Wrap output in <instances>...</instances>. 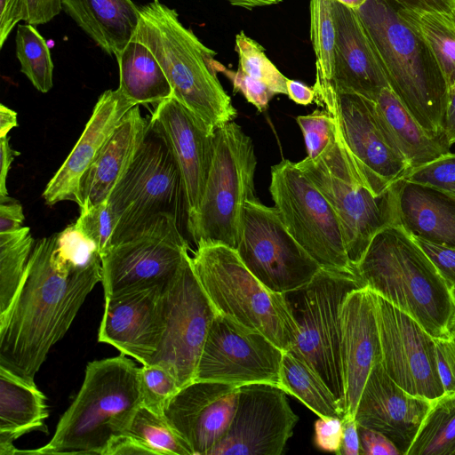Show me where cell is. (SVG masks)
<instances>
[{
	"label": "cell",
	"instance_id": "obj_13",
	"mask_svg": "<svg viewBox=\"0 0 455 455\" xmlns=\"http://www.w3.org/2000/svg\"><path fill=\"white\" fill-rule=\"evenodd\" d=\"M188 249L179 229L178 217L171 213L156 216L100 257L104 297L164 288Z\"/></svg>",
	"mask_w": 455,
	"mask_h": 455
},
{
	"label": "cell",
	"instance_id": "obj_60",
	"mask_svg": "<svg viewBox=\"0 0 455 455\" xmlns=\"http://www.w3.org/2000/svg\"><path fill=\"white\" fill-rule=\"evenodd\" d=\"M449 337L455 339V308L448 326Z\"/></svg>",
	"mask_w": 455,
	"mask_h": 455
},
{
	"label": "cell",
	"instance_id": "obj_45",
	"mask_svg": "<svg viewBox=\"0 0 455 455\" xmlns=\"http://www.w3.org/2000/svg\"><path fill=\"white\" fill-rule=\"evenodd\" d=\"M413 239L433 263L450 289L455 292V248L419 238Z\"/></svg>",
	"mask_w": 455,
	"mask_h": 455
},
{
	"label": "cell",
	"instance_id": "obj_21",
	"mask_svg": "<svg viewBox=\"0 0 455 455\" xmlns=\"http://www.w3.org/2000/svg\"><path fill=\"white\" fill-rule=\"evenodd\" d=\"M164 288L105 298L98 341L115 347L143 364L150 363L164 331Z\"/></svg>",
	"mask_w": 455,
	"mask_h": 455
},
{
	"label": "cell",
	"instance_id": "obj_55",
	"mask_svg": "<svg viewBox=\"0 0 455 455\" xmlns=\"http://www.w3.org/2000/svg\"><path fill=\"white\" fill-rule=\"evenodd\" d=\"M287 95L295 103L307 106L311 104L315 98V92L313 87H308L303 83L287 78Z\"/></svg>",
	"mask_w": 455,
	"mask_h": 455
},
{
	"label": "cell",
	"instance_id": "obj_7",
	"mask_svg": "<svg viewBox=\"0 0 455 455\" xmlns=\"http://www.w3.org/2000/svg\"><path fill=\"white\" fill-rule=\"evenodd\" d=\"M256 164L252 140L238 124L232 121L215 129L204 190L198 207L187 215L196 246L220 243L236 250L246 202L257 198Z\"/></svg>",
	"mask_w": 455,
	"mask_h": 455
},
{
	"label": "cell",
	"instance_id": "obj_43",
	"mask_svg": "<svg viewBox=\"0 0 455 455\" xmlns=\"http://www.w3.org/2000/svg\"><path fill=\"white\" fill-rule=\"evenodd\" d=\"M403 179L455 196V153H449L411 171Z\"/></svg>",
	"mask_w": 455,
	"mask_h": 455
},
{
	"label": "cell",
	"instance_id": "obj_11",
	"mask_svg": "<svg viewBox=\"0 0 455 455\" xmlns=\"http://www.w3.org/2000/svg\"><path fill=\"white\" fill-rule=\"evenodd\" d=\"M181 198L185 201L178 164L165 140L148 124L133 160L108 199L116 218L113 244L160 214L178 217Z\"/></svg>",
	"mask_w": 455,
	"mask_h": 455
},
{
	"label": "cell",
	"instance_id": "obj_56",
	"mask_svg": "<svg viewBox=\"0 0 455 455\" xmlns=\"http://www.w3.org/2000/svg\"><path fill=\"white\" fill-rule=\"evenodd\" d=\"M445 134L451 145L455 143V85L449 88L445 116Z\"/></svg>",
	"mask_w": 455,
	"mask_h": 455
},
{
	"label": "cell",
	"instance_id": "obj_40",
	"mask_svg": "<svg viewBox=\"0 0 455 455\" xmlns=\"http://www.w3.org/2000/svg\"><path fill=\"white\" fill-rule=\"evenodd\" d=\"M140 385L142 405L164 415L169 401L181 388L175 376L159 363L140 367Z\"/></svg>",
	"mask_w": 455,
	"mask_h": 455
},
{
	"label": "cell",
	"instance_id": "obj_59",
	"mask_svg": "<svg viewBox=\"0 0 455 455\" xmlns=\"http://www.w3.org/2000/svg\"><path fill=\"white\" fill-rule=\"evenodd\" d=\"M343 4H345L346 6L351 8V9H354V10H357L358 8H360L367 0H336Z\"/></svg>",
	"mask_w": 455,
	"mask_h": 455
},
{
	"label": "cell",
	"instance_id": "obj_17",
	"mask_svg": "<svg viewBox=\"0 0 455 455\" xmlns=\"http://www.w3.org/2000/svg\"><path fill=\"white\" fill-rule=\"evenodd\" d=\"M381 364L409 394L432 401L444 395L437 370L435 338L415 319L376 294Z\"/></svg>",
	"mask_w": 455,
	"mask_h": 455
},
{
	"label": "cell",
	"instance_id": "obj_50",
	"mask_svg": "<svg viewBox=\"0 0 455 455\" xmlns=\"http://www.w3.org/2000/svg\"><path fill=\"white\" fill-rule=\"evenodd\" d=\"M20 20H23L21 0H0V48Z\"/></svg>",
	"mask_w": 455,
	"mask_h": 455
},
{
	"label": "cell",
	"instance_id": "obj_15",
	"mask_svg": "<svg viewBox=\"0 0 455 455\" xmlns=\"http://www.w3.org/2000/svg\"><path fill=\"white\" fill-rule=\"evenodd\" d=\"M236 251L252 275L274 292H296L322 268L283 225L275 207L246 202Z\"/></svg>",
	"mask_w": 455,
	"mask_h": 455
},
{
	"label": "cell",
	"instance_id": "obj_8",
	"mask_svg": "<svg viewBox=\"0 0 455 455\" xmlns=\"http://www.w3.org/2000/svg\"><path fill=\"white\" fill-rule=\"evenodd\" d=\"M333 208L340 223L345 248L354 269L373 237L397 225L396 206L390 187L374 196L363 186L335 135L316 158L297 163Z\"/></svg>",
	"mask_w": 455,
	"mask_h": 455
},
{
	"label": "cell",
	"instance_id": "obj_53",
	"mask_svg": "<svg viewBox=\"0 0 455 455\" xmlns=\"http://www.w3.org/2000/svg\"><path fill=\"white\" fill-rule=\"evenodd\" d=\"M24 213L22 206L12 200L0 204V233L15 231L22 228Z\"/></svg>",
	"mask_w": 455,
	"mask_h": 455
},
{
	"label": "cell",
	"instance_id": "obj_18",
	"mask_svg": "<svg viewBox=\"0 0 455 455\" xmlns=\"http://www.w3.org/2000/svg\"><path fill=\"white\" fill-rule=\"evenodd\" d=\"M297 421L286 392L279 387L268 383L241 386L229 429L209 455H280Z\"/></svg>",
	"mask_w": 455,
	"mask_h": 455
},
{
	"label": "cell",
	"instance_id": "obj_57",
	"mask_svg": "<svg viewBox=\"0 0 455 455\" xmlns=\"http://www.w3.org/2000/svg\"><path fill=\"white\" fill-rule=\"evenodd\" d=\"M18 125L17 113L4 106L0 105V138L8 136V132Z\"/></svg>",
	"mask_w": 455,
	"mask_h": 455
},
{
	"label": "cell",
	"instance_id": "obj_30",
	"mask_svg": "<svg viewBox=\"0 0 455 455\" xmlns=\"http://www.w3.org/2000/svg\"><path fill=\"white\" fill-rule=\"evenodd\" d=\"M378 112L389 130L411 171L451 153L446 134L426 131L387 87L375 100Z\"/></svg>",
	"mask_w": 455,
	"mask_h": 455
},
{
	"label": "cell",
	"instance_id": "obj_54",
	"mask_svg": "<svg viewBox=\"0 0 455 455\" xmlns=\"http://www.w3.org/2000/svg\"><path fill=\"white\" fill-rule=\"evenodd\" d=\"M401 8L415 12H454L455 0H394Z\"/></svg>",
	"mask_w": 455,
	"mask_h": 455
},
{
	"label": "cell",
	"instance_id": "obj_14",
	"mask_svg": "<svg viewBox=\"0 0 455 455\" xmlns=\"http://www.w3.org/2000/svg\"><path fill=\"white\" fill-rule=\"evenodd\" d=\"M164 331L150 363L167 368L181 387L193 382L211 324L217 315L187 252L163 289Z\"/></svg>",
	"mask_w": 455,
	"mask_h": 455
},
{
	"label": "cell",
	"instance_id": "obj_48",
	"mask_svg": "<svg viewBox=\"0 0 455 455\" xmlns=\"http://www.w3.org/2000/svg\"><path fill=\"white\" fill-rule=\"evenodd\" d=\"M23 21L38 26L51 21L60 14L61 0H21Z\"/></svg>",
	"mask_w": 455,
	"mask_h": 455
},
{
	"label": "cell",
	"instance_id": "obj_3",
	"mask_svg": "<svg viewBox=\"0 0 455 455\" xmlns=\"http://www.w3.org/2000/svg\"><path fill=\"white\" fill-rule=\"evenodd\" d=\"M122 354L87 363L82 387L45 445L17 454L104 455L142 405L140 367Z\"/></svg>",
	"mask_w": 455,
	"mask_h": 455
},
{
	"label": "cell",
	"instance_id": "obj_35",
	"mask_svg": "<svg viewBox=\"0 0 455 455\" xmlns=\"http://www.w3.org/2000/svg\"><path fill=\"white\" fill-rule=\"evenodd\" d=\"M407 455H455V393L434 401Z\"/></svg>",
	"mask_w": 455,
	"mask_h": 455
},
{
	"label": "cell",
	"instance_id": "obj_44",
	"mask_svg": "<svg viewBox=\"0 0 455 455\" xmlns=\"http://www.w3.org/2000/svg\"><path fill=\"white\" fill-rule=\"evenodd\" d=\"M213 66L217 73H222L231 81L234 92H240L260 112L267 108L275 93L267 85L245 75L239 68L235 71L228 68L216 60Z\"/></svg>",
	"mask_w": 455,
	"mask_h": 455
},
{
	"label": "cell",
	"instance_id": "obj_12",
	"mask_svg": "<svg viewBox=\"0 0 455 455\" xmlns=\"http://www.w3.org/2000/svg\"><path fill=\"white\" fill-rule=\"evenodd\" d=\"M269 192L289 233L322 268L355 273L333 208L297 163L272 166Z\"/></svg>",
	"mask_w": 455,
	"mask_h": 455
},
{
	"label": "cell",
	"instance_id": "obj_10",
	"mask_svg": "<svg viewBox=\"0 0 455 455\" xmlns=\"http://www.w3.org/2000/svg\"><path fill=\"white\" fill-rule=\"evenodd\" d=\"M315 100L332 118L338 143L363 186L374 196L381 195L411 172L375 101L337 90Z\"/></svg>",
	"mask_w": 455,
	"mask_h": 455
},
{
	"label": "cell",
	"instance_id": "obj_31",
	"mask_svg": "<svg viewBox=\"0 0 455 455\" xmlns=\"http://www.w3.org/2000/svg\"><path fill=\"white\" fill-rule=\"evenodd\" d=\"M118 90L134 105H157L172 96V86L154 54L132 40L116 57Z\"/></svg>",
	"mask_w": 455,
	"mask_h": 455
},
{
	"label": "cell",
	"instance_id": "obj_25",
	"mask_svg": "<svg viewBox=\"0 0 455 455\" xmlns=\"http://www.w3.org/2000/svg\"><path fill=\"white\" fill-rule=\"evenodd\" d=\"M335 24V90L375 101L389 87L371 39L356 12L331 0Z\"/></svg>",
	"mask_w": 455,
	"mask_h": 455
},
{
	"label": "cell",
	"instance_id": "obj_20",
	"mask_svg": "<svg viewBox=\"0 0 455 455\" xmlns=\"http://www.w3.org/2000/svg\"><path fill=\"white\" fill-rule=\"evenodd\" d=\"M148 124L165 140L178 164L188 215L198 207L204 190L214 132L173 96L156 105Z\"/></svg>",
	"mask_w": 455,
	"mask_h": 455
},
{
	"label": "cell",
	"instance_id": "obj_22",
	"mask_svg": "<svg viewBox=\"0 0 455 455\" xmlns=\"http://www.w3.org/2000/svg\"><path fill=\"white\" fill-rule=\"evenodd\" d=\"M433 403L403 390L379 363L368 376L355 419L358 426L382 433L407 455Z\"/></svg>",
	"mask_w": 455,
	"mask_h": 455
},
{
	"label": "cell",
	"instance_id": "obj_41",
	"mask_svg": "<svg viewBox=\"0 0 455 455\" xmlns=\"http://www.w3.org/2000/svg\"><path fill=\"white\" fill-rule=\"evenodd\" d=\"M75 224L94 243L100 257L113 245L116 218L108 200L87 210L80 211Z\"/></svg>",
	"mask_w": 455,
	"mask_h": 455
},
{
	"label": "cell",
	"instance_id": "obj_28",
	"mask_svg": "<svg viewBox=\"0 0 455 455\" xmlns=\"http://www.w3.org/2000/svg\"><path fill=\"white\" fill-rule=\"evenodd\" d=\"M62 10L106 53L116 58L132 40L140 7L132 0H61Z\"/></svg>",
	"mask_w": 455,
	"mask_h": 455
},
{
	"label": "cell",
	"instance_id": "obj_34",
	"mask_svg": "<svg viewBox=\"0 0 455 455\" xmlns=\"http://www.w3.org/2000/svg\"><path fill=\"white\" fill-rule=\"evenodd\" d=\"M401 12L427 42L448 87L455 85V12Z\"/></svg>",
	"mask_w": 455,
	"mask_h": 455
},
{
	"label": "cell",
	"instance_id": "obj_32",
	"mask_svg": "<svg viewBox=\"0 0 455 455\" xmlns=\"http://www.w3.org/2000/svg\"><path fill=\"white\" fill-rule=\"evenodd\" d=\"M279 387L318 417H344L343 409L323 379L291 351H284L283 355Z\"/></svg>",
	"mask_w": 455,
	"mask_h": 455
},
{
	"label": "cell",
	"instance_id": "obj_6",
	"mask_svg": "<svg viewBox=\"0 0 455 455\" xmlns=\"http://www.w3.org/2000/svg\"><path fill=\"white\" fill-rule=\"evenodd\" d=\"M194 272L217 313L258 331L283 351L295 344L299 325L285 294L267 288L236 250L220 243L196 246Z\"/></svg>",
	"mask_w": 455,
	"mask_h": 455
},
{
	"label": "cell",
	"instance_id": "obj_47",
	"mask_svg": "<svg viewBox=\"0 0 455 455\" xmlns=\"http://www.w3.org/2000/svg\"><path fill=\"white\" fill-rule=\"evenodd\" d=\"M343 436L342 419L339 417H319L315 422V446L323 451L339 452Z\"/></svg>",
	"mask_w": 455,
	"mask_h": 455
},
{
	"label": "cell",
	"instance_id": "obj_16",
	"mask_svg": "<svg viewBox=\"0 0 455 455\" xmlns=\"http://www.w3.org/2000/svg\"><path fill=\"white\" fill-rule=\"evenodd\" d=\"M283 352L261 332L217 313L200 355L195 380L235 387L252 383L279 387Z\"/></svg>",
	"mask_w": 455,
	"mask_h": 455
},
{
	"label": "cell",
	"instance_id": "obj_5",
	"mask_svg": "<svg viewBox=\"0 0 455 455\" xmlns=\"http://www.w3.org/2000/svg\"><path fill=\"white\" fill-rule=\"evenodd\" d=\"M132 40L149 49L172 86V96L212 132L236 116L213 66L217 53L181 23L175 9L158 0L140 6Z\"/></svg>",
	"mask_w": 455,
	"mask_h": 455
},
{
	"label": "cell",
	"instance_id": "obj_23",
	"mask_svg": "<svg viewBox=\"0 0 455 455\" xmlns=\"http://www.w3.org/2000/svg\"><path fill=\"white\" fill-rule=\"evenodd\" d=\"M340 319L344 411L355 416L368 376L382 359L374 292L366 286L350 291Z\"/></svg>",
	"mask_w": 455,
	"mask_h": 455
},
{
	"label": "cell",
	"instance_id": "obj_26",
	"mask_svg": "<svg viewBox=\"0 0 455 455\" xmlns=\"http://www.w3.org/2000/svg\"><path fill=\"white\" fill-rule=\"evenodd\" d=\"M391 188L398 226L413 238L455 248V196L405 179Z\"/></svg>",
	"mask_w": 455,
	"mask_h": 455
},
{
	"label": "cell",
	"instance_id": "obj_46",
	"mask_svg": "<svg viewBox=\"0 0 455 455\" xmlns=\"http://www.w3.org/2000/svg\"><path fill=\"white\" fill-rule=\"evenodd\" d=\"M436 363L444 395L455 393V339L435 338Z\"/></svg>",
	"mask_w": 455,
	"mask_h": 455
},
{
	"label": "cell",
	"instance_id": "obj_58",
	"mask_svg": "<svg viewBox=\"0 0 455 455\" xmlns=\"http://www.w3.org/2000/svg\"><path fill=\"white\" fill-rule=\"evenodd\" d=\"M231 5L251 10L256 7L269 6L277 4L283 0H225Z\"/></svg>",
	"mask_w": 455,
	"mask_h": 455
},
{
	"label": "cell",
	"instance_id": "obj_33",
	"mask_svg": "<svg viewBox=\"0 0 455 455\" xmlns=\"http://www.w3.org/2000/svg\"><path fill=\"white\" fill-rule=\"evenodd\" d=\"M310 39L315 58V97L335 91L336 32L331 0H310Z\"/></svg>",
	"mask_w": 455,
	"mask_h": 455
},
{
	"label": "cell",
	"instance_id": "obj_36",
	"mask_svg": "<svg viewBox=\"0 0 455 455\" xmlns=\"http://www.w3.org/2000/svg\"><path fill=\"white\" fill-rule=\"evenodd\" d=\"M142 454L193 455L184 439L159 415L141 405L128 430L124 434Z\"/></svg>",
	"mask_w": 455,
	"mask_h": 455
},
{
	"label": "cell",
	"instance_id": "obj_19",
	"mask_svg": "<svg viewBox=\"0 0 455 455\" xmlns=\"http://www.w3.org/2000/svg\"><path fill=\"white\" fill-rule=\"evenodd\" d=\"M239 387L194 380L167 403L164 416L193 455H209L227 435L234 418Z\"/></svg>",
	"mask_w": 455,
	"mask_h": 455
},
{
	"label": "cell",
	"instance_id": "obj_1",
	"mask_svg": "<svg viewBox=\"0 0 455 455\" xmlns=\"http://www.w3.org/2000/svg\"><path fill=\"white\" fill-rule=\"evenodd\" d=\"M101 281L98 249L74 224L40 239L13 301L0 315V366L35 381L50 349Z\"/></svg>",
	"mask_w": 455,
	"mask_h": 455
},
{
	"label": "cell",
	"instance_id": "obj_27",
	"mask_svg": "<svg viewBox=\"0 0 455 455\" xmlns=\"http://www.w3.org/2000/svg\"><path fill=\"white\" fill-rule=\"evenodd\" d=\"M148 123L139 105L132 107L84 175L78 192L80 211L107 201L133 160L147 133Z\"/></svg>",
	"mask_w": 455,
	"mask_h": 455
},
{
	"label": "cell",
	"instance_id": "obj_37",
	"mask_svg": "<svg viewBox=\"0 0 455 455\" xmlns=\"http://www.w3.org/2000/svg\"><path fill=\"white\" fill-rule=\"evenodd\" d=\"M34 248L28 227L0 233V315L9 309L20 288Z\"/></svg>",
	"mask_w": 455,
	"mask_h": 455
},
{
	"label": "cell",
	"instance_id": "obj_38",
	"mask_svg": "<svg viewBox=\"0 0 455 455\" xmlns=\"http://www.w3.org/2000/svg\"><path fill=\"white\" fill-rule=\"evenodd\" d=\"M16 56L20 72L39 92H48L53 85V62L44 38L31 24H20L15 36Z\"/></svg>",
	"mask_w": 455,
	"mask_h": 455
},
{
	"label": "cell",
	"instance_id": "obj_29",
	"mask_svg": "<svg viewBox=\"0 0 455 455\" xmlns=\"http://www.w3.org/2000/svg\"><path fill=\"white\" fill-rule=\"evenodd\" d=\"M46 397L35 381L0 366V455L17 454L13 441L32 432L47 433Z\"/></svg>",
	"mask_w": 455,
	"mask_h": 455
},
{
	"label": "cell",
	"instance_id": "obj_39",
	"mask_svg": "<svg viewBox=\"0 0 455 455\" xmlns=\"http://www.w3.org/2000/svg\"><path fill=\"white\" fill-rule=\"evenodd\" d=\"M238 68L250 77L264 84L275 94H286L285 77L267 57L265 49L243 31L235 36Z\"/></svg>",
	"mask_w": 455,
	"mask_h": 455
},
{
	"label": "cell",
	"instance_id": "obj_49",
	"mask_svg": "<svg viewBox=\"0 0 455 455\" xmlns=\"http://www.w3.org/2000/svg\"><path fill=\"white\" fill-rule=\"evenodd\" d=\"M360 454L402 455L396 446L382 433L358 426Z\"/></svg>",
	"mask_w": 455,
	"mask_h": 455
},
{
	"label": "cell",
	"instance_id": "obj_52",
	"mask_svg": "<svg viewBox=\"0 0 455 455\" xmlns=\"http://www.w3.org/2000/svg\"><path fill=\"white\" fill-rule=\"evenodd\" d=\"M343 436L340 449L338 454L340 455H359L360 439L358 425L354 415L345 414L342 418Z\"/></svg>",
	"mask_w": 455,
	"mask_h": 455
},
{
	"label": "cell",
	"instance_id": "obj_42",
	"mask_svg": "<svg viewBox=\"0 0 455 455\" xmlns=\"http://www.w3.org/2000/svg\"><path fill=\"white\" fill-rule=\"evenodd\" d=\"M296 121L302 132L308 158L318 157L334 138V122L328 112L315 109Z\"/></svg>",
	"mask_w": 455,
	"mask_h": 455
},
{
	"label": "cell",
	"instance_id": "obj_51",
	"mask_svg": "<svg viewBox=\"0 0 455 455\" xmlns=\"http://www.w3.org/2000/svg\"><path fill=\"white\" fill-rule=\"evenodd\" d=\"M0 204H2L11 201L6 187L7 176L12 163L20 153L11 147L8 136L0 138Z\"/></svg>",
	"mask_w": 455,
	"mask_h": 455
},
{
	"label": "cell",
	"instance_id": "obj_9",
	"mask_svg": "<svg viewBox=\"0 0 455 455\" xmlns=\"http://www.w3.org/2000/svg\"><path fill=\"white\" fill-rule=\"evenodd\" d=\"M362 287L364 285L355 273L321 268L309 283L296 291L299 295L292 307L299 334L289 351L316 371L343 411L340 311L347 295Z\"/></svg>",
	"mask_w": 455,
	"mask_h": 455
},
{
	"label": "cell",
	"instance_id": "obj_4",
	"mask_svg": "<svg viewBox=\"0 0 455 455\" xmlns=\"http://www.w3.org/2000/svg\"><path fill=\"white\" fill-rule=\"evenodd\" d=\"M355 273L364 286L415 319L434 338H450L455 292L400 226L379 231Z\"/></svg>",
	"mask_w": 455,
	"mask_h": 455
},
{
	"label": "cell",
	"instance_id": "obj_2",
	"mask_svg": "<svg viewBox=\"0 0 455 455\" xmlns=\"http://www.w3.org/2000/svg\"><path fill=\"white\" fill-rule=\"evenodd\" d=\"M355 11L389 88L426 131L445 134L449 87L423 36L394 0H367Z\"/></svg>",
	"mask_w": 455,
	"mask_h": 455
},
{
	"label": "cell",
	"instance_id": "obj_24",
	"mask_svg": "<svg viewBox=\"0 0 455 455\" xmlns=\"http://www.w3.org/2000/svg\"><path fill=\"white\" fill-rule=\"evenodd\" d=\"M134 105L119 90H107L98 99L82 135L50 180L43 193L48 205L77 203L81 180L124 116Z\"/></svg>",
	"mask_w": 455,
	"mask_h": 455
}]
</instances>
